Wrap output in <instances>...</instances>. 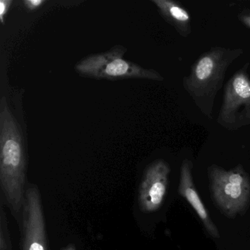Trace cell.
<instances>
[{
	"label": "cell",
	"instance_id": "6da1fadb",
	"mask_svg": "<svg viewBox=\"0 0 250 250\" xmlns=\"http://www.w3.org/2000/svg\"><path fill=\"white\" fill-rule=\"evenodd\" d=\"M25 147L5 98L0 102V185L2 197L21 225L27 186Z\"/></svg>",
	"mask_w": 250,
	"mask_h": 250
},
{
	"label": "cell",
	"instance_id": "7a4b0ae2",
	"mask_svg": "<svg viewBox=\"0 0 250 250\" xmlns=\"http://www.w3.org/2000/svg\"><path fill=\"white\" fill-rule=\"evenodd\" d=\"M244 52L241 48L213 46L199 57L189 74L183 78L184 90L208 119L213 116L215 99L222 88L228 68Z\"/></svg>",
	"mask_w": 250,
	"mask_h": 250
},
{
	"label": "cell",
	"instance_id": "3957f363",
	"mask_svg": "<svg viewBox=\"0 0 250 250\" xmlns=\"http://www.w3.org/2000/svg\"><path fill=\"white\" fill-rule=\"evenodd\" d=\"M207 173L212 201L221 213L229 219L245 214L250 206V176L243 165L227 170L211 165Z\"/></svg>",
	"mask_w": 250,
	"mask_h": 250
},
{
	"label": "cell",
	"instance_id": "277c9868",
	"mask_svg": "<svg viewBox=\"0 0 250 250\" xmlns=\"http://www.w3.org/2000/svg\"><path fill=\"white\" fill-rule=\"evenodd\" d=\"M250 62L244 64L224 87L223 101L216 121L228 131L250 125Z\"/></svg>",
	"mask_w": 250,
	"mask_h": 250
},
{
	"label": "cell",
	"instance_id": "5b68a950",
	"mask_svg": "<svg viewBox=\"0 0 250 250\" xmlns=\"http://www.w3.org/2000/svg\"><path fill=\"white\" fill-rule=\"evenodd\" d=\"M20 226L22 250H49L42 195L36 184L27 185Z\"/></svg>",
	"mask_w": 250,
	"mask_h": 250
},
{
	"label": "cell",
	"instance_id": "8992f818",
	"mask_svg": "<svg viewBox=\"0 0 250 250\" xmlns=\"http://www.w3.org/2000/svg\"><path fill=\"white\" fill-rule=\"evenodd\" d=\"M170 167L169 164L158 159L147 166L139 189L138 202L145 213H152L160 208L166 197L169 186Z\"/></svg>",
	"mask_w": 250,
	"mask_h": 250
},
{
	"label": "cell",
	"instance_id": "52a82bcc",
	"mask_svg": "<svg viewBox=\"0 0 250 250\" xmlns=\"http://www.w3.org/2000/svg\"><path fill=\"white\" fill-rule=\"evenodd\" d=\"M126 49L116 46L109 50V55L96 74V79L121 80V79H146L154 81H164V77L153 69H146L137 64L123 59Z\"/></svg>",
	"mask_w": 250,
	"mask_h": 250
},
{
	"label": "cell",
	"instance_id": "ba28073f",
	"mask_svg": "<svg viewBox=\"0 0 250 250\" xmlns=\"http://www.w3.org/2000/svg\"><path fill=\"white\" fill-rule=\"evenodd\" d=\"M193 163L191 160L185 159L181 164L180 180L178 184V194L185 199L186 201L194 209L199 219L206 228L208 233L213 238H219L220 233L217 227L212 221L208 210L200 198L193 181Z\"/></svg>",
	"mask_w": 250,
	"mask_h": 250
},
{
	"label": "cell",
	"instance_id": "9c48e42d",
	"mask_svg": "<svg viewBox=\"0 0 250 250\" xmlns=\"http://www.w3.org/2000/svg\"><path fill=\"white\" fill-rule=\"evenodd\" d=\"M164 20L175 28L183 38L191 34V17L179 2L172 0H152Z\"/></svg>",
	"mask_w": 250,
	"mask_h": 250
},
{
	"label": "cell",
	"instance_id": "30bf717a",
	"mask_svg": "<svg viewBox=\"0 0 250 250\" xmlns=\"http://www.w3.org/2000/svg\"><path fill=\"white\" fill-rule=\"evenodd\" d=\"M1 212H0V250H11V238L8 231L7 216L5 214L3 203L1 202Z\"/></svg>",
	"mask_w": 250,
	"mask_h": 250
},
{
	"label": "cell",
	"instance_id": "8fae6325",
	"mask_svg": "<svg viewBox=\"0 0 250 250\" xmlns=\"http://www.w3.org/2000/svg\"><path fill=\"white\" fill-rule=\"evenodd\" d=\"M12 3L11 0H0V21L2 24L5 22V17Z\"/></svg>",
	"mask_w": 250,
	"mask_h": 250
},
{
	"label": "cell",
	"instance_id": "7c38bea8",
	"mask_svg": "<svg viewBox=\"0 0 250 250\" xmlns=\"http://www.w3.org/2000/svg\"><path fill=\"white\" fill-rule=\"evenodd\" d=\"M46 0H24L23 2L27 11H34L46 3Z\"/></svg>",
	"mask_w": 250,
	"mask_h": 250
},
{
	"label": "cell",
	"instance_id": "4fadbf2b",
	"mask_svg": "<svg viewBox=\"0 0 250 250\" xmlns=\"http://www.w3.org/2000/svg\"><path fill=\"white\" fill-rule=\"evenodd\" d=\"M238 21L250 30V8H245L238 14Z\"/></svg>",
	"mask_w": 250,
	"mask_h": 250
},
{
	"label": "cell",
	"instance_id": "5bb4252c",
	"mask_svg": "<svg viewBox=\"0 0 250 250\" xmlns=\"http://www.w3.org/2000/svg\"><path fill=\"white\" fill-rule=\"evenodd\" d=\"M62 250H76L75 247L73 245H68L65 248L62 249Z\"/></svg>",
	"mask_w": 250,
	"mask_h": 250
}]
</instances>
